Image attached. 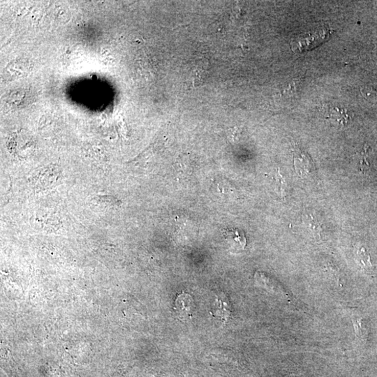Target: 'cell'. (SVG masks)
<instances>
[{
	"label": "cell",
	"mask_w": 377,
	"mask_h": 377,
	"mask_svg": "<svg viewBox=\"0 0 377 377\" xmlns=\"http://www.w3.org/2000/svg\"><path fill=\"white\" fill-rule=\"evenodd\" d=\"M361 94L366 100L377 102V87H365L361 89Z\"/></svg>",
	"instance_id": "5"
},
{
	"label": "cell",
	"mask_w": 377,
	"mask_h": 377,
	"mask_svg": "<svg viewBox=\"0 0 377 377\" xmlns=\"http://www.w3.org/2000/svg\"><path fill=\"white\" fill-rule=\"evenodd\" d=\"M376 54L377 55V48H376Z\"/></svg>",
	"instance_id": "6"
},
{
	"label": "cell",
	"mask_w": 377,
	"mask_h": 377,
	"mask_svg": "<svg viewBox=\"0 0 377 377\" xmlns=\"http://www.w3.org/2000/svg\"><path fill=\"white\" fill-rule=\"evenodd\" d=\"M328 35H330V28L326 26L318 27L293 40L291 47L294 52L308 51L322 43Z\"/></svg>",
	"instance_id": "1"
},
{
	"label": "cell",
	"mask_w": 377,
	"mask_h": 377,
	"mask_svg": "<svg viewBox=\"0 0 377 377\" xmlns=\"http://www.w3.org/2000/svg\"><path fill=\"white\" fill-rule=\"evenodd\" d=\"M228 243H231L233 248L244 249L246 247L247 239L245 233L238 228L226 229L224 233Z\"/></svg>",
	"instance_id": "3"
},
{
	"label": "cell",
	"mask_w": 377,
	"mask_h": 377,
	"mask_svg": "<svg viewBox=\"0 0 377 377\" xmlns=\"http://www.w3.org/2000/svg\"><path fill=\"white\" fill-rule=\"evenodd\" d=\"M193 304V299L187 293H182L176 298L175 309L182 317L190 315Z\"/></svg>",
	"instance_id": "4"
},
{
	"label": "cell",
	"mask_w": 377,
	"mask_h": 377,
	"mask_svg": "<svg viewBox=\"0 0 377 377\" xmlns=\"http://www.w3.org/2000/svg\"><path fill=\"white\" fill-rule=\"evenodd\" d=\"M321 112L322 117L326 121L341 126H346L353 117L349 110L338 104H325Z\"/></svg>",
	"instance_id": "2"
}]
</instances>
